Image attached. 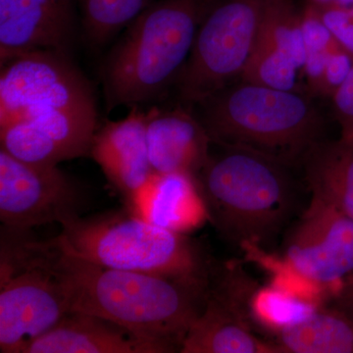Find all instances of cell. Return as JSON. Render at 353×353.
<instances>
[{
	"label": "cell",
	"instance_id": "obj_29",
	"mask_svg": "<svg viewBox=\"0 0 353 353\" xmlns=\"http://www.w3.org/2000/svg\"><path fill=\"white\" fill-rule=\"evenodd\" d=\"M334 3L340 4V6L350 7L353 4V0H334Z\"/></svg>",
	"mask_w": 353,
	"mask_h": 353
},
{
	"label": "cell",
	"instance_id": "obj_2",
	"mask_svg": "<svg viewBox=\"0 0 353 353\" xmlns=\"http://www.w3.org/2000/svg\"><path fill=\"white\" fill-rule=\"evenodd\" d=\"M18 246L34 263L52 274L70 312L97 316L180 352L183 338L201 312L208 290L163 276L118 270L62 250L51 239L22 234Z\"/></svg>",
	"mask_w": 353,
	"mask_h": 353
},
{
	"label": "cell",
	"instance_id": "obj_16",
	"mask_svg": "<svg viewBox=\"0 0 353 353\" xmlns=\"http://www.w3.org/2000/svg\"><path fill=\"white\" fill-rule=\"evenodd\" d=\"M183 353H282L272 341L253 333L243 313L229 299L208 292L205 305L183 338Z\"/></svg>",
	"mask_w": 353,
	"mask_h": 353
},
{
	"label": "cell",
	"instance_id": "obj_28",
	"mask_svg": "<svg viewBox=\"0 0 353 353\" xmlns=\"http://www.w3.org/2000/svg\"><path fill=\"white\" fill-rule=\"evenodd\" d=\"M309 3L314 4L317 6H328V4L334 3V0H308Z\"/></svg>",
	"mask_w": 353,
	"mask_h": 353
},
{
	"label": "cell",
	"instance_id": "obj_30",
	"mask_svg": "<svg viewBox=\"0 0 353 353\" xmlns=\"http://www.w3.org/2000/svg\"><path fill=\"white\" fill-rule=\"evenodd\" d=\"M350 13H352V19H353V4L352 6H350Z\"/></svg>",
	"mask_w": 353,
	"mask_h": 353
},
{
	"label": "cell",
	"instance_id": "obj_14",
	"mask_svg": "<svg viewBox=\"0 0 353 353\" xmlns=\"http://www.w3.org/2000/svg\"><path fill=\"white\" fill-rule=\"evenodd\" d=\"M148 157L155 173L199 175L210 157L208 131L201 121L181 109L146 111Z\"/></svg>",
	"mask_w": 353,
	"mask_h": 353
},
{
	"label": "cell",
	"instance_id": "obj_11",
	"mask_svg": "<svg viewBox=\"0 0 353 353\" xmlns=\"http://www.w3.org/2000/svg\"><path fill=\"white\" fill-rule=\"evenodd\" d=\"M90 154L123 196H134L155 173L148 157L146 111L132 106L126 117L95 132Z\"/></svg>",
	"mask_w": 353,
	"mask_h": 353
},
{
	"label": "cell",
	"instance_id": "obj_5",
	"mask_svg": "<svg viewBox=\"0 0 353 353\" xmlns=\"http://www.w3.org/2000/svg\"><path fill=\"white\" fill-rule=\"evenodd\" d=\"M213 143L263 153L292 166L321 141L323 121L299 90L229 83L199 101Z\"/></svg>",
	"mask_w": 353,
	"mask_h": 353
},
{
	"label": "cell",
	"instance_id": "obj_12",
	"mask_svg": "<svg viewBox=\"0 0 353 353\" xmlns=\"http://www.w3.org/2000/svg\"><path fill=\"white\" fill-rule=\"evenodd\" d=\"M126 202L132 214L175 233H192L210 220L199 179L192 174L154 173Z\"/></svg>",
	"mask_w": 353,
	"mask_h": 353
},
{
	"label": "cell",
	"instance_id": "obj_23",
	"mask_svg": "<svg viewBox=\"0 0 353 353\" xmlns=\"http://www.w3.org/2000/svg\"><path fill=\"white\" fill-rule=\"evenodd\" d=\"M353 66V59L340 44L329 51L319 82L313 94L331 97L345 80Z\"/></svg>",
	"mask_w": 353,
	"mask_h": 353
},
{
	"label": "cell",
	"instance_id": "obj_25",
	"mask_svg": "<svg viewBox=\"0 0 353 353\" xmlns=\"http://www.w3.org/2000/svg\"><path fill=\"white\" fill-rule=\"evenodd\" d=\"M318 9L323 22L336 43L353 59V19L350 7L332 3Z\"/></svg>",
	"mask_w": 353,
	"mask_h": 353
},
{
	"label": "cell",
	"instance_id": "obj_19",
	"mask_svg": "<svg viewBox=\"0 0 353 353\" xmlns=\"http://www.w3.org/2000/svg\"><path fill=\"white\" fill-rule=\"evenodd\" d=\"M248 294L241 313L250 325L273 336L305 321L323 306L297 299L270 284Z\"/></svg>",
	"mask_w": 353,
	"mask_h": 353
},
{
	"label": "cell",
	"instance_id": "obj_17",
	"mask_svg": "<svg viewBox=\"0 0 353 353\" xmlns=\"http://www.w3.org/2000/svg\"><path fill=\"white\" fill-rule=\"evenodd\" d=\"M312 196L353 219V141H320L303 160Z\"/></svg>",
	"mask_w": 353,
	"mask_h": 353
},
{
	"label": "cell",
	"instance_id": "obj_21",
	"mask_svg": "<svg viewBox=\"0 0 353 353\" xmlns=\"http://www.w3.org/2000/svg\"><path fill=\"white\" fill-rule=\"evenodd\" d=\"M257 43L285 53L303 71L306 50L301 15L292 0H266Z\"/></svg>",
	"mask_w": 353,
	"mask_h": 353
},
{
	"label": "cell",
	"instance_id": "obj_3",
	"mask_svg": "<svg viewBox=\"0 0 353 353\" xmlns=\"http://www.w3.org/2000/svg\"><path fill=\"white\" fill-rule=\"evenodd\" d=\"M211 0H157L124 30L106 58L109 108L153 101L176 83Z\"/></svg>",
	"mask_w": 353,
	"mask_h": 353
},
{
	"label": "cell",
	"instance_id": "obj_15",
	"mask_svg": "<svg viewBox=\"0 0 353 353\" xmlns=\"http://www.w3.org/2000/svg\"><path fill=\"white\" fill-rule=\"evenodd\" d=\"M170 347L120 325L82 312H69L24 353H167Z\"/></svg>",
	"mask_w": 353,
	"mask_h": 353
},
{
	"label": "cell",
	"instance_id": "obj_6",
	"mask_svg": "<svg viewBox=\"0 0 353 353\" xmlns=\"http://www.w3.org/2000/svg\"><path fill=\"white\" fill-rule=\"evenodd\" d=\"M62 250L118 270L152 274L208 290L201 250L188 234L175 233L127 213L77 217L53 239Z\"/></svg>",
	"mask_w": 353,
	"mask_h": 353
},
{
	"label": "cell",
	"instance_id": "obj_26",
	"mask_svg": "<svg viewBox=\"0 0 353 353\" xmlns=\"http://www.w3.org/2000/svg\"><path fill=\"white\" fill-rule=\"evenodd\" d=\"M341 139L353 141V66L345 80L331 97Z\"/></svg>",
	"mask_w": 353,
	"mask_h": 353
},
{
	"label": "cell",
	"instance_id": "obj_1",
	"mask_svg": "<svg viewBox=\"0 0 353 353\" xmlns=\"http://www.w3.org/2000/svg\"><path fill=\"white\" fill-rule=\"evenodd\" d=\"M97 120L90 85L65 53L32 51L1 64L0 143L9 154L51 165L85 157Z\"/></svg>",
	"mask_w": 353,
	"mask_h": 353
},
{
	"label": "cell",
	"instance_id": "obj_10",
	"mask_svg": "<svg viewBox=\"0 0 353 353\" xmlns=\"http://www.w3.org/2000/svg\"><path fill=\"white\" fill-rule=\"evenodd\" d=\"M284 257L333 301L353 278V219L316 196L292 230Z\"/></svg>",
	"mask_w": 353,
	"mask_h": 353
},
{
	"label": "cell",
	"instance_id": "obj_8",
	"mask_svg": "<svg viewBox=\"0 0 353 353\" xmlns=\"http://www.w3.org/2000/svg\"><path fill=\"white\" fill-rule=\"evenodd\" d=\"M69 312L68 299L57 278L2 234L0 352L24 353Z\"/></svg>",
	"mask_w": 353,
	"mask_h": 353
},
{
	"label": "cell",
	"instance_id": "obj_20",
	"mask_svg": "<svg viewBox=\"0 0 353 353\" xmlns=\"http://www.w3.org/2000/svg\"><path fill=\"white\" fill-rule=\"evenodd\" d=\"M85 37L94 46H103L157 0H75Z\"/></svg>",
	"mask_w": 353,
	"mask_h": 353
},
{
	"label": "cell",
	"instance_id": "obj_9",
	"mask_svg": "<svg viewBox=\"0 0 353 353\" xmlns=\"http://www.w3.org/2000/svg\"><path fill=\"white\" fill-rule=\"evenodd\" d=\"M82 206V190L57 165L24 161L0 150V220L6 231L62 226L80 217Z\"/></svg>",
	"mask_w": 353,
	"mask_h": 353
},
{
	"label": "cell",
	"instance_id": "obj_22",
	"mask_svg": "<svg viewBox=\"0 0 353 353\" xmlns=\"http://www.w3.org/2000/svg\"><path fill=\"white\" fill-rule=\"evenodd\" d=\"M296 64L285 53L271 46L256 43L241 78L243 82L281 90L296 88Z\"/></svg>",
	"mask_w": 353,
	"mask_h": 353
},
{
	"label": "cell",
	"instance_id": "obj_18",
	"mask_svg": "<svg viewBox=\"0 0 353 353\" xmlns=\"http://www.w3.org/2000/svg\"><path fill=\"white\" fill-rule=\"evenodd\" d=\"M282 353H353V320L336 305L321 306L305 321L274 336Z\"/></svg>",
	"mask_w": 353,
	"mask_h": 353
},
{
	"label": "cell",
	"instance_id": "obj_13",
	"mask_svg": "<svg viewBox=\"0 0 353 353\" xmlns=\"http://www.w3.org/2000/svg\"><path fill=\"white\" fill-rule=\"evenodd\" d=\"M75 0H20L0 22V63L32 51L67 54L75 26Z\"/></svg>",
	"mask_w": 353,
	"mask_h": 353
},
{
	"label": "cell",
	"instance_id": "obj_24",
	"mask_svg": "<svg viewBox=\"0 0 353 353\" xmlns=\"http://www.w3.org/2000/svg\"><path fill=\"white\" fill-rule=\"evenodd\" d=\"M301 15L306 54L324 52L338 44L323 22L317 6L308 3L301 11Z\"/></svg>",
	"mask_w": 353,
	"mask_h": 353
},
{
	"label": "cell",
	"instance_id": "obj_27",
	"mask_svg": "<svg viewBox=\"0 0 353 353\" xmlns=\"http://www.w3.org/2000/svg\"><path fill=\"white\" fill-rule=\"evenodd\" d=\"M333 303L353 320V278L345 285Z\"/></svg>",
	"mask_w": 353,
	"mask_h": 353
},
{
	"label": "cell",
	"instance_id": "obj_4",
	"mask_svg": "<svg viewBox=\"0 0 353 353\" xmlns=\"http://www.w3.org/2000/svg\"><path fill=\"white\" fill-rule=\"evenodd\" d=\"M197 175L210 220L229 240L265 248L288 224L296 204L287 165L238 146L220 145Z\"/></svg>",
	"mask_w": 353,
	"mask_h": 353
},
{
	"label": "cell",
	"instance_id": "obj_7",
	"mask_svg": "<svg viewBox=\"0 0 353 353\" xmlns=\"http://www.w3.org/2000/svg\"><path fill=\"white\" fill-rule=\"evenodd\" d=\"M266 0H211L176 85L192 103L241 78L259 39Z\"/></svg>",
	"mask_w": 353,
	"mask_h": 353
}]
</instances>
